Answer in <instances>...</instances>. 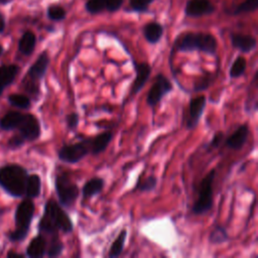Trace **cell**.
I'll list each match as a JSON object with an SVG mask.
<instances>
[{
    "label": "cell",
    "instance_id": "836d02e7",
    "mask_svg": "<svg viewBox=\"0 0 258 258\" xmlns=\"http://www.w3.org/2000/svg\"><path fill=\"white\" fill-rule=\"evenodd\" d=\"M123 2L124 0H106L105 10L108 12H116L121 8Z\"/></svg>",
    "mask_w": 258,
    "mask_h": 258
},
{
    "label": "cell",
    "instance_id": "3957f363",
    "mask_svg": "<svg viewBox=\"0 0 258 258\" xmlns=\"http://www.w3.org/2000/svg\"><path fill=\"white\" fill-rule=\"evenodd\" d=\"M26 170L19 165H8L0 169V184L10 195L21 197L25 194Z\"/></svg>",
    "mask_w": 258,
    "mask_h": 258
},
{
    "label": "cell",
    "instance_id": "ac0fdd59",
    "mask_svg": "<svg viewBox=\"0 0 258 258\" xmlns=\"http://www.w3.org/2000/svg\"><path fill=\"white\" fill-rule=\"evenodd\" d=\"M104 187V179L101 177H93L89 179L82 188V195L84 198L89 199L99 195Z\"/></svg>",
    "mask_w": 258,
    "mask_h": 258
},
{
    "label": "cell",
    "instance_id": "ab89813d",
    "mask_svg": "<svg viewBox=\"0 0 258 258\" xmlns=\"http://www.w3.org/2000/svg\"><path fill=\"white\" fill-rule=\"evenodd\" d=\"M12 0H0V4H2V5H6V4H8V3H10Z\"/></svg>",
    "mask_w": 258,
    "mask_h": 258
},
{
    "label": "cell",
    "instance_id": "e0dca14e",
    "mask_svg": "<svg viewBox=\"0 0 258 258\" xmlns=\"http://www.w3.org/2000/svg\"><path fill=\"white\" fill-rule=\"evenodd\" d=\"M113 138V134L110 131H106L96 135L91 139V153L93 155H97L103 152Z\"/></svg>",
    "mask_w": 258,
    "mask_h": 258
},
{
    "label": "cell",
    "instance_id": "4dcf8cb0",
    "mask_svg": "<svg viewBox=\"0 0 258 258\" xmlns=\"http://www.w3.org/2000/svg\"><path fill=\"white\" fill-rule=\"evenodd\" d=\"M157 184V179L155 176L153 175H149L148 177H146L145 179L143 180H139L137 182V189L139 191H145V192H148V191H151L155 188Z\"/></svg>",
    "mask_w": 258,
    "mask_h": 258
},
{
    "label": "cell",
    "instance_id": "ba28073f",
    "mask_svg": "<svg viewBox=\"0 0 258 258\" xmlns=\"http://www.w3.org/2000/svg\"><path fill=\"white\" fill-rule=\"evenodd\" d=\"M172 91V85L170 81L162 74L156 75L154 79V83L150 87L147 97H146V103L150 107L156 106L162 98Z\"/></svg>",
    "mask_w": 258,
    "mask_h": 258
},
{
    "label": "cell",
    "instance_id": "d590c367",
    "mask_svg": "<svg viewBox=\"0 0 258 258\" xmlns=\"http://www.w3.org/2000/svg\"><path fill=\"white\" fill-rule=\"evenodd\" d=\"M223 138H224L223 132H218V133H216V134L214 135L212 141H211L210 144H209L210 147H211V148H216V147L220 146V144H221Z\"/></svg>",
    "mask_w": 258,
    "mask_h": 258
},
{
    "label": "cell",
    "instance_id": "4fadbf2b",
    "mask_svg": "<svg viewBox=\"0 0 258 258\" xmlns=\"http://www.w3.org/2000/svg\"><path fill=\"white\" fill-rule=\"evenodd\" d=\"M249 127L247 124L240 125L226 140L225 145L231 149L239 150L246 143L249 136Z\"/></svg>",
    "mask_w": 258,
    "mask_h": 258
},
{
    "label": "cell",
    "instance_id": "cb8c5ba5",
    "mask_svg": "<svg viewBox=\"0 0 258 258\" xmlns=\"http://www.w3.org/2000/svg\"><path fill=\"white\" fill-rule=\"evenodd\" d=\"M22 117H23V114L19 112H9L1 119L0 125L2 129H5V130L16 128L20 124Z\"/></svg>",
    "mask_w": 258,
    "mask_h": 258
},
{
    "label": "cell",
    "instance_id": "7c38bea8",
    "mask_svg": "<svg viewBox=\"0 0 258 258\" xmlns=\"http://www.w3.org/2000/svg\"><path fill=\"white\" fill-rule=\"evenodd\" d=\"M134 69L136 76L131 87V95H135L143 89L151 74V67L147 62H134Z\"/></svg>",
    "mask_w": 258,
    "mask_h": 258
},
{
    "label": "cell",
    "instance_id": "74e56055",
    "mask_svg": "<svg viewBox=\"0 0 258 258\" xmlns=\"http://www.w3.org/2000/svg\"><path fill=\"white\" fill-rule=\"evenodd\" d=\"M4 29H5V18H4V16L0 13V33L3 32Z\"/></svg>",
    "mask_w": 258,
    "mask_h": 258
},
{
    "label": "cell",
    "instance_id": "f1b7e54d",
    "mask_svg": "<svg viewBox=\"0 0 258 258\" xmlns=\"http://www.w3.org/2000/svg\"><path fill=\"white\" fill-rule=\"evenodd\" d=\"M210 241L212 243H223L228 240V234L223 226H217L210 234Z\"/></svg>",
    "mask_w": 258,
    "mask_h": 258
},
{
    "label": "cell",
    "instance_id": "7402d4cb",
    "mask_svg": "<svg viewBox=\"0 0 258 258\" xmlns=\"http://www.w3.org/2000/svg\"><path fill=\"white\" fill-rule=\"evenodd\" d=\"M41 181L40 177L37 174H31L27 176L26 185H25V194L28 198H36L40 192Z\"/></svg>",
    "mask_w": 258,
    "mask_h": 258
},
{
    "label": "cell",
    "instance_id": "484cf974",
    "mask_svg": "<svg viewBox=\"0 0 258 258\" xmlns=\"http://www.w3.org/2000/svg\"><path fill=\"white\" fill-rule=\"evenodd\" d=\"M246 67H247V61L246 58L242 55H239L234 62L232 63L231 68H230V77L231 78H240L241 76L244 75L245 71H246Z\"/></svg>",
    "mask_w": 258,
    "mask_h": 258
},
{
    "label": "cell",
    "instance_id": "f35d334b",
    "mask_svg": "<svg viewBox=\"0 0 258 258\" xmlns=\"http://www.w3.org/2000/svg\"><path fill=\"white\" fill-rule=\"evenodd\" d=\"M8 257H22V255L18 254V253H13V252H10L8 254Z\"/></svg>",
    "mask_w": 258,
    "mask_h": 258
},
{
    "label": "cell",
    "instance_id": "5b68a950",
    "mask_svg": "<svg viewBox=\"0 0 258 258\" xmlns=\"http://www.w3.org/2000/svg\"><path fill=\"white\" fill-rule=\"evenodd\" d=\"M33 214L34 204L30 200H24L19 204L15 214L16 229L10 235V239L12 241H20L26 237Z\"/></svg>",
    "mask_w": 258,
    "mask_h": 258
},
{
    "label": "cell",
    "instance_id": "8fae6325",
    "mask_svg": "<svg viewBox=\"0 0 258 258\" xmlns=\"http://www.w3.org/2000/svg\"><path fill=\"white\" fill-rule=\"evenodd\" d=\"M24 139L34 140L40 134V126L38 120L30 114L23 115L20 124L17 127Z\"/></svg>",
    "mask_w": 258,
    "mask_h": 258
},
{
    "label": "cell",
    "instance_id": "6da1fadb",
    "mask_svg": "<svg viewBox=\"0 0 258 258\" xmlns=\"http://www.w3.org/2000/svg\"><path fill=\"white\" fill-rule=\"evenodd\" d=\"M39 230L42 233L50 235H55L58 231L70 234L74 230V224L59 204L53 200H49L44 206V213L39 222Z\"/></svg>",
    "mask_w": 258,
    "mask_h": 258
},
{
    "label": "cell",
    "instance_id": "7a4b0ae2",
    "mask_svg": "<svg viewBox=\"0 0 258 258\" xmlns=\"http://www.w3.org/2000/svg\"><path fill=\"white\" fill-rule=\"evenodd\" d=\"M178 51L199 50L208 54H215L218 48V41L212 33L186 32L180 35L175 41Z\"/></svg>",
    "mask_w": 258,
    "mask_h": 258
},
{
    "label": "cell",
    "instance_id": "f546056e",
    "mask_svg": "<svg viewBox=\"0 0 258 258\" xmlns=\"http://www.w3.org/2000/svg\"><path fill=\"white\" fill-rule=\"evenodd\" d=\"M154 0H129L130 9L137 13H145L148 11L150 4Z\"/></svg>",
    "mask_w": 258,
    "mask_h": 258
},
{
    "label": "cell",
    "instance_id": "44dd1931",
    "mask_svg": "<svg viewBox=\"0 0 258 258\" xmlns=\"http://www.w3.org/2000/svg\"><path fill=\"white\" fill-rule=\"evenodd\" d=\"M35 44H36L35 34L32 31L27 30L22 34L21 38L19 39L18 49L21 53H23L25 55H29L34 50Z\"/></svg>",
    "mask_w": 258,
    "mask_h": 258
},
{
    "label": "cell",
    "instance_id": "9c48e42d",
    "mask_svg": "<svg viewBox=\"0 0 258 258\" xmlns=\"http://www.w3.org/2000/svg\"><path fill=\"white\" fill-rule=\"evenodd\" d=\"M206 103H207V99L204 95L190 99L188 104V115L185 121V127L188 130L194 129L198 125L205 111Z\"/></svg>",
    "mask_w": 258,
    "mask_h": 258
},
{
    "label": "cell",
    "instance_id": "8d00e7d4",
    "mask_svg": "<svg viewBox=\"0 0 258 258\" xmlns=\"http://www.w3.org/2000/svg\"><path fill=\"white\" fill-rule=\"evenodd\" d=\"M24 138L22 137V135H20V136H14V137H12L10 140H9V145L11 146V147H18V146H20L23 142H24Z\"/></svg>",
    "mask_w": 258,
    "mask_h": 258
},
{
    "label": "cell",
    "instance_id": "e575fe53",
    "mask_svg": "<svg viewBox=\"0 0 258 258\" xmlns=\"http://www.w3.org/2000/svg\"><path fill=\"white\" fill-rule=\"evenodd\" d=\"M66 120H67V124H68V127L70 129H76L79 125V115L76 113V112H73L71 114H69L67 117H66Z\"/></svg>",
    "mask_w": 258,
    "mask_h": 258
},
{
    "label": "cell",
    "instance_id": "52a82bcc",
    "mask_svg": "<svg viewBox=\"0 0 258 258\" xmlns=\"http://www.w3.org/2000/svg\"><path fill=\"white\" fill-rule=\"evenodd\" d=\"M91 151V139H83L73 144H64L57 151L58 158L67 163L81 161Z\"/></svg>",
    "mask_w": 258,
    "mask_h": 258
},
{
    "label": "cell",
    "instance_id": "d6986e66",
    "mask_svg": "<svg viewBox=\"0 0 258 258\" xmlns=\"http://www.w3.org/2000/svg\"><path fill=\"white\" fill-rule=\"evenodd\" d=\"M46 250V242L42 236H36L33 238L28 247H27V255L32 258H40L44 255Z\"/></svg>",
    "mask_w": 258,
    "mask_h": 258
},
{
    "label": "cell",
    "instance_id": "d4e9b609",
    "mask_svg": "<svg viewBox=\"0 0 258 258\" xmlns=\"http://www.w3.org/2000/svg\"><path fill=\"white\" fill-rule=\"evenodd\" d=\"M258 8V0H244L239 3L235 8L228 10V14L231 15H239L242 13H249L257 10Z\"/></svg>",
    "mask_w": 258,
    "mask_h": 258
},
{
    "label": "cell",
    "instance_id": "9a60e30c",
    "mask_svg": "<svg viewBox=\"0 0 258 258\" xmlns=\"http://www.w3.org/2000/svg\"><path fill=\"white\" fill-rule=\"evenodd\" d=\"M163 31V26L157 21L148 22L142 28V33L145 40L151 44H155L161 39Z\"/></svg>",
    "mask_w": 258,
    "mask_h": 258
},
{
    "label": "cell",
    "instance_id": "60d3db41",
    "mask_svg": "<svg viewBox=\"0 0 258 258\" xmlns=\"http://www.w3.org/2000/svg\"><path fill=\"white\" fill-rule=\"evenodd\" d=\"M2 52H3V47L0 45V55L2 54Z\"/></svg>",
    "mask_w": 258,
    "mask_h": 258
},
{
    "label": "cell",
    "instance_id": "ffe728a7",
    "mask_svg": "<svg viewBox=\"0 0 258 258\" xmlns=\"http://www.w3.org/2000/svg\"><path fill=\"white\" fill-rule=\"evenodd\" d=\"M18 71L19 68L15 64L0 67V94L6 86L10 85L14 81Z\"/></svg>",
    "mask_w": 258,
    "mask_h": 258
},
{
    "label": "cell",
    "instance_id": "277c9868",
    "mask_svg": "<svg viewBox=\"0 0 258 258\" xmlns=\"http://www.w3.org/2000/svg\"><path fill=\"white\" fill-rule=\"evenodd\" d=\"M216 175V170L212 169L203 178L199 186V195L196 203L192 206L195 215H203L213 208V183Z\"/></svg>",
    "mask_w": 258,
    "mask_h": 258
},
{
    "label": "cell",
    "instance_id": "d6a6232c",
    "mask_svg": "<svg viewBox=\"0 0 258 258\" xmlns=\"http://www.w3.org/2000/svg\"><path fill=\"white\" fill-rule=\"evenodd\" d=\"M63 250V244L56 238L54 237L47 249V256L48 257H57L62 253Z\"/></svg>",
    "mask_w": 258,
    "mask_h": 258
},
{
    "label": "cell",
    "instance_id": "8992f818",
    "mask_svg": "<svg viewBox=\"0 0 258 258\" xmlns=\"http://www.w3.org/2000/svg\"><path fill=\"white\" fill-rule=\"evenodd\" d=\"M54 184L59 204L67 208L72 207L80 195L78 185L72 181L69 174L66 172L56 175Z\"/></svg>",
    "mask_w": 258,
    "mask_h": 258
},
{
    "label": "cell",
    "instance_id": "2e32d148",
    "mask_svg": "<svg viewBox=\"0 0 258 258\" xmlns=\"http://www.w3.org/2000/svg\"><path fill=\"white\" fill-rule=\"evenodd\" d=\"M49 63V57L46 51H43L39 54L35 62L28 70V75L33 80H40L46 73L47 67Z\"/></svg>",
    "mask_w": 258,
    "mask_h": 258
},
{
    "label": "cell",
    "instance_id": "83f0119b",
    "mask_svg": "<svg viewBox=\"0 0 258 258\" xmlns=\"http://www.w3.org/2000/svg\"><path fill=\"white\" fill-rule=\"evenodd\" d=\"M106 0H88L85 4V9L90 14H98L105 10Z\"/></svg>",
    "mask_w": 258,
    "mask_h": 258
},
{
    "label": "cell",
    "instance_id": "30bf717a",
    "mask_svg": "<svg viewBox=\"0 0 258 258\" xmlns=\"http://www.w3.org/2000/svg\"><path fill=\"white\" fill-rule=\"evenodd\" d=\"M216 7L210 0H188L184 7V14L187 17H202L213 14Z\"/></svg>",
    "mask_w": 258,
    "mask_h": 258
},
{
    "label": "cell",
    "instance_id": "603a6c76",
    "mask_svg": "<svg viewBox=\"0 0 258 258\" xmlns=\"http://www.w3.org/2000/svg\"><path fill=\"white\" fill-rule=\"evenodd\" d=\"M126 237H127V231L126 230H122L118 237L114 240V242L112 243L108 256L110 258H116L118 256L121 255V253L123 252L124 246H125V241H126Z\"/></svg>",
    "mask_w": 258,
    "mask_h": 258
},
{
    "label": "cell",
    "instance_id": "1f68e13d",
    "mask_svg": "<svg viewBox=\"0 0 258 258\" xmlns=\"http://www.w3.org/2000/svg\"><path fill=\"white\" fill-rule=\"evenodd\" d=\"M9 103L15 107L26 109L29 108L30 106V100L24 96V95H19V94H13L9 96Z\"/></svg>",
    "mask_w": 258,
    "mask_h": 258
},
{
    "label": "cell",
    "instance_id": "5bb4252c",
    "mask_svg": "<svg viewBox=\"0 0 258 258\" xmlns=\"http://www.w3.org/2000/svg\"><path fill=\"white\" fill-rule=\"evenodd\" d=\"M232 46L242 52H250L257 46V40L250 34L232 33L230 35Z\"/></svg>",
    "mask_w": 258,
    "mask_h": 258
},
{
    "label": "cell",
    "instance_id": "4316f807",
    "mask_svg": "<svg viewBox=\"0 0 258 258\" xmlns=\"http://www.w3.org/2000/svg\"><path fill=\"white\" fill-rule=\"evenodd\" d=\"M46 15L48 19L52 21H61L67 17V11L62 6L58 4H52L47 7Z\"/></svg>",
    "mask_w": 258,
    "mask_h": 258
}]
</instances>
